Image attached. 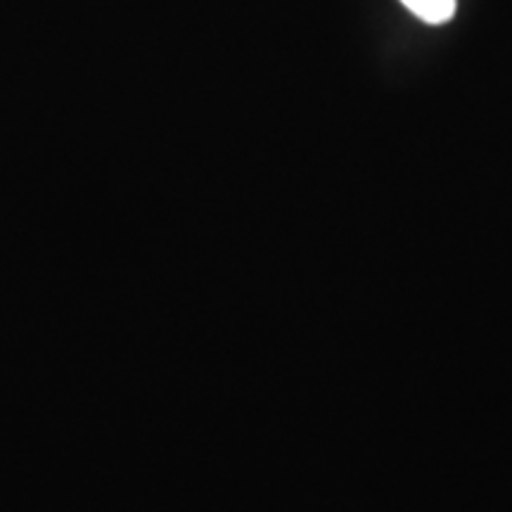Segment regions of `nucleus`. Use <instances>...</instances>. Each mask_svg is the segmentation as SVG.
Here are the masks:
<instances>
[{"mask_svg":"<svg viewBox=\"0 0 512 512\" xmlns=\"http://www.w3.org/2000/svg\"><path fill=\"white\" fill-rule=\"evenodd\" d=\"M401 3L408 12L432 27L451 22L458 10V0H401Z\"/></svg>","mask_w":512,"mask_h":512,"instance_id":"f257e3e1","label":"nucleus"}]
</instances>
